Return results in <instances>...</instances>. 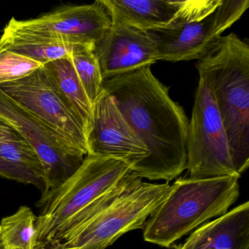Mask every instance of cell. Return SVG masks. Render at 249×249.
Listing matches in <instances>:
<instances>
[{
    "mask_svg": "<svg viewBox=\"0 0 249 249\" xmlns=\"http://www.w3.org/2000/svg\"><path fill=\"white\" fill-rule=\"evenodd\" d=\"M138 178L123 161L87 154L81 167L52 195L37 217L36 249L62 243Z\"/></svg>",
    "mask_w": 249,
    "mask_h": 249,
    "instance_id": "7a4b0ae2",
    "label": "cell"
},
{
    "mask_svg": "<svg viewBox=\"0 0 249 249\" xmlns=\"http://www.w3.org/2000/svg\"><path fill=\"white\" fill-rule=\"evenodd\" d=\"M168 183L143 182L139 178L111 204L48 249H106L125 233L143 229L147 218L170 193Z\"/></svg>",
    "mask_w": 249,
    "mask_h": 249,
    "instance_id": "5b68a950",
    "label": "cell"
},
{
    "mask_svg": "<svg viewBox=\"0 0 249 249\" xmlns=\"http://www.w3.org/2000/svg\"><path fill=\"white\" fill-rule=\"evenodd\" d=\"M87 44L56 35L16 33L5 29L0 37V50L18 53L42 65L68 56Z\"/></svg>",
    "mask_w": 249,
    "mask_h": 249,
    "instance_id": "9a60e30c",
    "label": "cell"
},
{
    "mask_svg": "<svg viewBox=\"0 0 249 249\" xmlns=\"http://www.w3.org/2000/svg\"><path fill=\"white\" fill-rule=\"evenodd\" d=\"M103 81L151 68L160 60L155 45L145 32L124 25H112L95 43Z\"/></svg>",
    "mask_w": 249,
    "mask_h": 249,
    "instance_id": "7c38bea8",
    "label": "cell"
},
{
    "mask_svg": "<svg viewBox=\"0 0 249 249\" xmlns=\"http://www.w3.org/2000/svg\"><path fill=\"white\" fill-rule=\"evenodd\" d=\"M43 66L61 95L81 119L87 134L91 124L93 106L84 91L70 55Z\"/></svg>",
    "mask_w": 249,
    "mask_h": 249,
    "instance_id": "e0dca14e",
    "label": "cell"
},
{
    "mask_svg": "<svg viewBox=\"0 0 249 249\" xmlns=\"http://www.w3.org/2000/svg\"><path fill=\"white\" fill-rule=\"evenodd\" d=\"M175 249H249V202L204 224Z\"/></svg>",
    "mask_w": 249,
    "mask_h": 249,
    "instance_id": "5bb4252c",
    "label": "cell"
},
{
    "mask_svg": "<svg viewBox=\"0 0 249 249\" xmlns=\"http://www.w3.org/2000/svg\"></svg>",
    "mask_w": 249,
    "mask_h": 249,
    "instance_id": "603a6c76",
    "label": "cell"
},
{
    "mask_svg": "<svg viewBox=\"0 0 249 249\" xmlns=\"http://www.w3.org/2000/svg\"><path fill=\"white\" fill-rule=\"evenodd\" d=\"M0 157L19 170L30 184L40 189L46 187L43 164L34 148L13 126L0 120Z\"/></svg>",
    "mask_w": 249,
    "mask_h": 249,
    "instance_id": "2e32d148",
    "label": "cell"
},
{
    "mask_svg": "<svg viewBox=\"0 0 249 249\" xmlns=\"http://www.w3.org/2000/svg\"><path fill=\"white\" fill-rule=\"evenodd\" d=\"M112 27L106 8L95 1L90 5H66L33 19L13 17L5 30L16 33L56 35L87 44H95Z\"/></svg>",
    "mask_w": 249,
    "mask_h": 249,
    "instance_id": "8fae6325",
    "label": "cell"
},
{
    "mask_svg": "<svg viewBox=\"0 0 249 249\" xmlns=\"http://www.w3.org/2000/svg\"><path fill=\"white\" fill-rule=\"evenodd\" d=\"M239 177L178 178L143 227L145 241L170 247L211 218L228 212L240 195Z\"/></svg>",
    "mask_w": 249,
    "mask_h": 249,
    "instance_id": "277c9868",
    "label": "cell"
},
{
    "mask_svg": "<svg viewBox=\"0 0 249 249\" xmlns=\"http://www.w3.org/2000/svg\"><path fill=\"white\" fill-rule=\"evenodd\" d=\"M0 120L22 135L34 148L43 164L46 187L37 203V207L43 208L56 191L78 170L85 157L46 124L1 91Z\"/></svg>",
    "mask_w": 249,
    "mask_h": 249,
    "instance_id": "52a82bcc",
    "label": "cell"
},
{
    "mask_svg": "<svg viewBox=\"0 0 249 249\" xmlns=\"http://www.w3.org/2000/svg\"><path fill=\"white\" fill-rule=\"evenodd\" d=\"M95 44H87L70 54L77 75L91 104L103 91V78L97 58Z\"/></svg>",
    "mask_w": 249,
    "mask_h": 249,
    "instance_id": "d6986e66",
    "label": "cell"
},
{
    "mask_svg": "<svg viewBox=\"0 0 249 249\" xmlns=\"http://www.w3.org/2000/svg\"><path fill=\"white\" fill-rule=\"evenodd\" d=\"M112 25H124L146 31L174 24L186 1L173 0H100Z\"/></svg>",
    "mask_w": 249,
    "mask_h": 249,
    "instance_id": "4fadbf2b",
    "label": "cell"
},
{
    "mask_svg": "<svg viewBox=\"0 0 249 249\" xmlns=\"http://www.w3.org/2000/svg\"><path fill=\"white\" fill-rule=\"evenodd\" d=\"M103 88L148 149L141 178L168 182L180 176L186 169L189 120L151 68L105 80Z\"/></svg>",
    "mask_w": 249,
    "mask_h": 249,
    "instance_id": "6da1fadb",
    "label": "cell"
},
{
    "mask_svg": "<svg viewBox=\"0 0 249 249\" xmlns=\"http://www.w3.org/2000/svg\"><path fill=\"white\" fill-rule=\"evenodd\" d=\"M37 217L29 207L22 205L18 211L2 218L0 234L6 249H36L37 245Z\"/></svg>",
    "mask_w": 249,
    "mask_h": 249,
    "instance_id": "ac0fdd59",
    "label": "cell"
},
{
    "mask_svg": "<svg viewBox=\"0 0 249 249\" xmlns=\"http://www.w3.org/2000/svg\"><path fill=\"white\" fill-rule=\"evenodd\" d=\"M249 0H222L201 19L144 31L155 45L160 60H199L216 44L221 35L249 8Z\"/></svg>",
    "mask_w": 249,
    "mask_h": 249,
    "instance_id": "9c48e42d",
    "label": "cell"
},
{
    "mask_svg": "<svg viewBox=\"0 0 249 249\" xmlns=\"http://www.w3.org/2000/svg\"><path fill=\"white\" fill-rule=\"evenodd\" d=\"M41 66V64L26 56L0 50V85L25 78Z\"/></svg>",
    "mask_w": 249,
    "mask_h": 249,
    "instance_id": "ffe728a7",
    "label": "cell"
},
{
    "mask_svg": "<svg viewBox=\"0 0 249 249\" xmlns=\"http://www.w3.org/2000/svg\"><path fill=\"white\" fill-rule=\"evenodd\" d=\"M0 91L46 124L72 148L87 155L85 127L61 95L44 67L25 78L0 85Z\"/></svg>",
    "mask_w": 249,
    "mask_h": 249,
    "instance_id": "ba28073f",
    "label": "cell"
},
{
    "mask_svg": "<svg viewBox=\"0 0 249 249\" xmlns=\"http://www.w3.org/2000/svg\"><path fill=\"white\" fill-rule=\"evenodd\" d=\"M189 178L240 177L227 133L208 84L199 77L186 138Z\"/></svg>",
    "mask_w": 249,
    "mask_h": 249,
    "instance_id": "8992f818",
    "label": "cell"
},
{
    "mask_svg": "<svg viewBox=\"0 0 249 249\" xmlns=\"http://www.w3.org/2000/svg\"><path fill=\"white\" fill-rule=\"evenodd\" d=\"M87 138V154L123 161L141 178L148 149L125 120L111 96L104 89L93 104Z\"/></svg>",
    "mask_w": 249,
    "mask_h": 249,
    "instance_id": "30bf717a",
    "label": "cell"
},
{
    "mask_svg": "<svg viewBox=\"0 0 249 249\" xmlns=\"http://www.w3.org/2000/svg\"><path fill=\"white\" fill-rule=\"evenodd\" d=\"M215 100L237 173L249 166V46L234 33L221 36L196 65Z\"/></svg>",
    "mask_w": 249,
    "mask_h": 249,
    "instance_id": "3957f363",
    "label": "cell"
},
{
    "mask_svg": "<svg viewBox=\"0 0 249 249\" xmlns=\"http://www.w3.org/2000/svg\"><path fill=\"white\" fill-rule=\"evenodd\" d=\"M0 249H5L3 243H2V237H1V234H0Z\"/></svg>",
    "mask_w": 249,
    "mask_h": 249,
    "instance_id": "7402d4cb",
    "label": "cell"
},
{
    "mask_svg": "<svg viewBox=\"0 0 249 249\" xmlns=\"http://www.w3.org/2000/svg\"><path fill=\"white\" fill-rule=\"evenodd\" d=\"M0 176L5 178L11 179L19 183H29L28 179L14 166L6 162L0 157Z\"/></svg>",
    "mask_w": 249,
    "mask_h": 249,
    "instance_id": "44dd1931",
    "label": "cell"
}]
</instances>
